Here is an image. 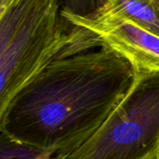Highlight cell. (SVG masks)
<instances>
[{"label":"cell","instance_id":"obj_5","mask_svg":"<svg viewBox=\"0 0 159 159\" xmlns=\"http://www.w3.org/2000/svg\"><path fill=\"white\" fill-rule=\"evenodd\" d=\"M96 46L117 53L135 73L159 72V37L134 24H123L86 38L75 48L74 53L88 52Z\"/></svg>","mask_w":159,"mask_h":159},{"label":"cell","instance_id":"obj_1","mask_svg":"<svg viewBox=\"0 0 159 159\" xmlns=\"http://www.w3.org/2000/svg\"><path fill=\"white\" fill-rule=\"evenodd\" d=\"M134 79L129 62L106 48L54 60L13 101L0 130L50 157L69 154L97 131Z\"/></svg>","mask_w":159,"mask_h":159},{"label":"cell","instance_id":"obj_7","mask_svg":"<svg viewBox=\"0 0 159 159\" xmlns=\"http://www.w3.org/2000/svg\"><path fill=\"white\" fill-rule=\"evenodd\" d=\"M48 154L24 144L0 130V159H51Z\"/></svg>","mask_w":159,"mask_h":159},{"label":"cell","instance_id":"obj_3","mask_svg":"<svg viewBox=\"0 0 159 159\" xmlns=\"http://www.w3.org/2000/svg\"><path fill=\"white\" fill-rule=\"evenodd\" d=\"M73 42L57 0H37L12 43L0 59V126L20 91L52 61L63 58Z\"/></svg>","mask_w":159,"mask_h":159},{"label":"cell","instance_id":"obj_9","mask_svg":"<svg viewBox=\"0 0 159 159\" xmlns=\"http://www.w3.org/2000/svg\"><path fill=\"white\" fill-rule=\"evenodd\" d=\"M148 159H159V154H157V155H156V156H154V157H150V158Z\"/></svg>","mask_w":159,"mask_h":159},{"label":"cell","instance_id":"obj_6","mask_svg":"<svg viewBox=\"0 0 159 159\" xmlns=\"http://www.w3.org/2000/svg\"><path fill=\"white\" fill-rule=\"evenodd\" d=\"M37 0H13L0 18V59L11 47Z\"/></svg>","mask_w":159,"mask_h":159},{"label":"cell","instance_id":"obj_2","mask_svg":"<svg viewBox=\"0 0 159 159\" xmlns=\"http://www.w3.org/2000/svg\"><path fill=\"white\" fill-rule=\"evenodd\" d=\"M159 154V72L135 73L124 98L75 150L52 159H148Z\"/></svg>","mask_w":159,"mask_h":159},{"label":"cell","instance_id":"obj_10","mask_svg":"<svg viewBox=\"0 0 159 159\" xmlns=\"http://www.w3.org/2000/svg\"><path fill=\"white\" fill-rule=\"evenodd\" d=\"M157 3L158 4V6H159V0H157Z\"/></svg>","mask_w":159,"mask_h":159},{"label":"cell","instance_id":"obj_8","mask_svg":"<svg viewBox=\"0 0 159 159\" xmlns=\"http://www.w3.org/2000/svg\"><path fill=\"white\" fill-rule=\"evenodd\" d=\"M12 2L13 0H0V18L7 9V7L12 4Z\"/></svg>","mask_w":159,"mask_h":159},{"label":"cell","instance_id":"obj_4","mask_svg":"<svg viewBox=\"0 0 159 159\" xmlns=\"http://www.w3.org/2000/svg\"><path fill=\"white\" fill-rule=\"evenodd\" d=\"M61 16L73 34V43L67 48L69 55H74L75 48L84 39L128 23L159 37V6L157 0L100 1L88 13L64 7H61Z\"/></svg>","mask_w":159,"mask_h":159}]
</instances>
